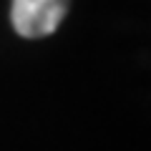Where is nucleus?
Masks as SVG:
<instances>
[{"label":"nucleus","instance_id":"obj_1","mask_svg":"<svg viewBox=\"0 0 151 151\" xmlns=\"http://www.w3.org/2000/svg\"><path fill=\"white\" fill-rule=\"evenodd\" d=\"M68 3L70 0H13V28L23 38H45L63 23Z\"/></svg>","mask_w":151,"mask_h":151}]
</instances>
